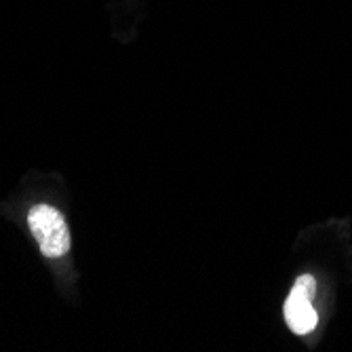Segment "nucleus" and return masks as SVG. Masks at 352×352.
<instances>
[{
    "label": "nucleus",
    "instance_id": "1",
    "mask_svg": "<svg viewBox=\"0 0 352 352\" xmlns=\"http://www.w3.org/2000/svg\"><path fill=\"white\" fill-rule=\"evenodd\" d=\"M28 226L47 258H61L70 251L68 223L57 209L49 205L32 207L28 213Z\"/></svg>",
    "mask_w": 352,
    "mask_h": 352
},
{
    "label": "nucleus",
    "instance_id": "2",
    "mask_svg": "<svg viewBox=\"0 0 352 352\" xmlns=\"http://www.w3.org/2000/svg\"><path fill=\"white\" fill-rule=\"evenodd\" d=\"M314 296H316V283L310 274H304L296 280L289 298H287L283 306L285 321L296 336H306L318 325V312L312 306Z\"/></svg>",
    "mask_w": 352,
    "mask_h": 352
}]
</instances>
